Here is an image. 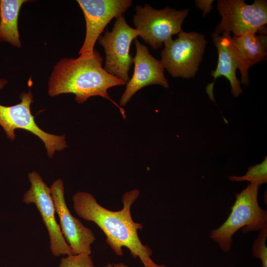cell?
<instances>
[{
	"instance_id": "d6986e66",
	"label": "cell",
	"mask_w": 267,
	"mask_h": 267,
	"mask_svg": "<svg viewBox=\"0 0 267 267\" xmlns=\"http://www.w3.org/2000/svg\"><path fill=\"white\" fill-rule=\"evenodd\" d=\"M213 0H196L195 3L198 8L203 12V16L209 13L213 8L212 3Z\"/></svg>"
},
{
	"instance_id": "6da1fadb",
	"label": "cell",
	"mask_w": 267,
	"mask_h": 267,
	"mask_svg": "<svg viewBox=\"0 0 267 267\" xmlns=\"http://www.w3.org/2000/svg\"><path fill=\"white\" fill-rule=\"evenodd\" d=\"M139 195V191L136 189L125 192L122 197L123 208L113 211L99 205L91 194L78 191L73 196V206L79 217L93 222L101 229L106 236V243L117 255H123L122 248L126 247L134 258H139L144 267H168L151 259V249L143 245L138 237V230L143 226L134 221L131 208Z\"/></svg>"
},
{
	"instance_id": "7a4b0ae2",
	"label": "cell",
	"mask_w": 267,
	"mask_h": 267,
	"mask_svg": "<svg viewBox=\"0 0 267 267\" xmlns=\"http://www.w3.org/2000/svg\"><path fill=\"white\" fill-rule=\"evenodd\" d=\"M103 60L95 49L76 58H62L55 65L49 77L48 94L53 97L73 93L79 103L84 102L91 96H100L112 102L126 119L124 109L110 97L107 90L126 83L107 72L102 66Z\"/></svg>"
},
{
	"instance_id": "277c9868",
	"label": "cell",
	"mask_w": 267,
	"mask_h": 267,
	"mask_svg": "<svg viewBox=\"0 0 267 267\" xmlns=\"http://www.w3.org/2000/svg\"><path fill=\"white\" fill-rule=\"evenodd\" d=\"M7 83L6 79L0 78V89ZM33 97L32 92L29 90L27 92L20 94L21 101L18 104L9 106L0 104V126L11 140L15 139V131L17 129L30 132L43 141L48 157L52 158L55 151H60L67 147L65 137L64 135L48 134L38 126L31 111Z\"/></svg>"
},
{
	"instance_id": "52a82bcc",
	"label": "cell",
	"mask_w": 267,
	"mask_h": 267,
	"mask_svg": "<svg viewBox=\"0 0 267 267\" xmlns=\"http://www.w3.org/2000/svg\"><path fill=\"white\" fill-rule=\"evenodd\" d=\"M217 8L222 17L215 33H232L239 36L247 32L257 33L267 23V1L255 0L251 4L243 0H219Z\"/></svg>"
},
{
	"instance_id": "ba28073f",
	"label": "cell",
	"mask_w": 267,
	"mask_h": 267,
	"mask_svg": "<svg viewBox=\"0 0 267 267\" xmlns=\"http://www.w3.org/2000/svg\"><path fill=\"white\" fill-rule=\"evenodd\" d=\"M138 35V31L130 27L121 15L116 18L112 31L107 30L98 39L105 52L104 70L126 84L134 60L130 53L131 44Z\"/></svg>"
},
{
	"instance_id": "30bf717a",
	"label": "cell",
	"mask_w": 267,
	"mask_h": 267,
	"mask_svg": "<svg viewBox=\"0 0 267 267\" xmlns=\"http://www.w3.org/2000/svg\"><path fill=\"white\" fill-rule=\"evenodd\" d=\"M86 21V32L80 55L91 53L105 27L114 17L122 15L132 4L131 0H78Z\"/></svg>"
},
{
	"instance_id": "2e32d148",
	"label": "cell",
	"mask_w": 267,
	"mask_h": 267,
	"mask_svg": "<svg viewBox=\"0 0 267 267\" xmlns=\"http://www.w3.org/2000/svg\"><path fill=\"white\" fill-rule=\"evenodd\" d=\"M231 181H248L250 183L259 185L267 182V157H265L264 161L254 166L250 167L245 175L240 177H228Z\"/></svg>"
},
{
	"instance_id": "e0dca14e",
	"label": "cell",
	"mask_w": 267,
	"mask_h": 267,
	"mask_svg": "<svg viewBox=\"0 0 267 267\" xmlns=\"http://www.w3.org/2000/svg\"><path fill=\"white\" fill-rule=\"evenodd\" d=\"M267 237V227L260 230L252 246V254L255 258L261 260V267H267V247L266 244Z\"/></svg>"
},
{
	"instance_id": "4fadbf2b",
	"label": "cell",
	"mask_w": 267,
	"mask_h": 267,
	"mask_svg": "<svg viewBox=\"0 0 267 267\" xmlns=\"http://www.w3.org/2000/svg\"><path fill=\"white\" fill-rule=\"evenodd\" d=\"M231 33L223 32L218 35L215 32L212 34L213 43L218 52V61L217 67L211 72L214 78L212 83L206 88V91L210 99L215 102L213 89L216 80L223 76L229 82L231 93L235 97L242 93L240 82L236 76V70L239 68L240 64Z\"/></svg>"
},
{
	"instance_id": "9c48e42d",
	"label": "cell",
	"mask_w": 267,
	"mask_h": 267,
	"mask_svg": "<svg viewBox=\"0 0 267 267\" xmlns=\"http://www.w3.org/2000/svg\"><path fill=\"white\" fill-rule=\"evenodd\" d=\"M28 178L31 186L25 193L23 201L27 204H34L37 207L48 231L51 253L55 256L73 255L55 219V208L50 187L36 171L29 173Z\"/></svg>"
},
{
	"instance_id": "5b68a950",
	"label": "cell",
	"mask_w": 267,
	"mask_h": 267,
	"mask_svg": "<svg viewBox=\"0 0 267 267\" xmlns=\"http://www.w3.org/2000/svg\"><path fill=\"white\" fill-rule=\"evenodd\" d=\"M177 39L166 42L161 51L162 66L173 77L189 79L195 77L206 46L204 35L181 31Z\"/></svg>"
},
{
	"instance_id": "7c38bea8",
	"label": "cell",
	"mask_w": 267,
	"mask_h": 267,
	"mask_svg": "<svg viewBox=\"0 0 267 267\" xmlns=\"http://www.w3.org/2000/svg\"><path fill=\"white\" fill-rule=\"evenodd\" d=\"M136 54L134 57V72L127 83L126 89L119 101L120 106H125L134 94L144 87L159 85L169 88L168 80L164 75V68L160 61L154 58L146 46L134 39Z\"/></svg>"
},
{
	"instance_id": "5bb4252c",
	"label": "cell",
	"mask_w": 267,
	"mask_h": 267,
	"mask_svg": "<svg viewBox=\"0 0 267 267\" xmlns=\"http://www.w3.org/2000/svg\"><path fill=\"white\" fill-rule=\"evenodd\" d=\"M232 38L239 61L240 83L247 86L249 85V68L266 58L267 36L247 32L239 36H233Z\"/></svg>"
},
{
	"instance_id": "ffe728a7",
	"label": "cell",
	"mask_w": 267,
	"mask_h": 267,
	"mask_svg": "<svg viewBox=\"0 0 267 267\" xmlns=\"http://www.w3.org/2000/svg\"><path fill=\"white\" fill-rule=\"evenodd\" d=\"M103 267H128V266L123 263L118 264H108Z\"/></svg>"
},
{
	"instance_id": "9a60e30c",
	"label": "cell",
	"mask_w": 267,
	"mask_h": 267,
	"mask_svg": "<svg viewBox=\"0 0 267 267\" xmlns=\"http://www.w3.org/2000/svg\"><path fill=\"white\" fill-rule=\"evenodd\" d=\"M27 0H0V42L22 46L18 27L19 13Z\"/></svg>"
},
{
	"instance_id": "3957f363",
	"label": "cell",
	"mask_w": 267,
	"mask_h": 267,
	"mask_svg": "<svg viewBox=\"0 0 267 267\" xmlns=\"http://www.w3.org/2000/svg\"><path fill=\"white\" fill-rule=\"evenodd\" d=\"M260 186L250 183L237 193L226 220L218 228L211 230L210 238L223 251L227 252L230 250L232 237L239 229L243 227L242 233H246L267 227V211L260 207L258 201Z\"/></svg>"
},
{
	"instance_id": "ac0fdd59",
	"label": "cell",
	"mask_w": 267,
	"mask_h": 267,
	"mask_svg": "<svg viewBox=\"0 0 267 267\" xmlns=\"http://www.w3.org/2000/svg\"><path fill=\"white\" fill-rule=\"evenodd\" d=\"M58 267H94L90 255L82 253L67 255L61 259Z\"/></svg>"
},
{
	"instance_id": "8992f818",
	"label": "cell",
	"mask_w": 267,
	"mask_h": 267,
	"mask_svg": "<svg viewBox=\"0 0 267 267\" xmlns=\"http://www.w3.org/2000/svg\"><path fill=\"white\" fill-rule=\"evenodd\" d=\"M136 13L133 16V22L138 36L152 48L157 49L174 35L182 31L181 26L188 14L189 10H176L166 7L155 9L145 4L137 5Z\"/></svg>"
},
{
	"instance_id": "8fae6325",
	"label": "cell",
	"mask_w": 267,
	"mask_h": 267,
	"mask_svg": "<svg viewBox=\"0 0 267 267\" xmlns=\"http://www.w3.org/2000/svg\"><path fill=\"white\" fill-rule=\"evenodd\" d=\"M50 188L55 211L59 219L61 231L73 255H90L91 245L95 240V236L90 229L85 226L69 211L65 199L63 180H56Z\"/></svg>"
}]
</instances>
